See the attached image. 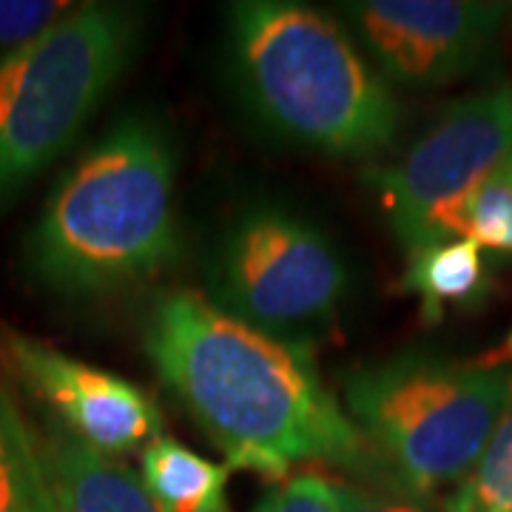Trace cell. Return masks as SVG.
<instances>
[{"label": "cell", "instance_id": "obj_16", "mask_svg": "<svg viewBox=\"0 0 512 512\" xmlns=\"http://www.w3.org/2000/svg\"><path fill=\"white\" fill-rule=\"evenodd\" d=\"M72 9L66 0H0V60L49 32Z\"/></svg>", "mask_w": 512, "mask_h": 512}, {"label": "cell", "instance_id": "obj_7", "mask_svg": "<svg viewBox=\"0 0 512 512\" xmlns=\"http://www.w3.org/2000/svg\"><path fill=\"white\" fill-rule=\"evenodd\" d=\"M512 160V86H495L453 103L399 163L367 168L396 239L410 251L430 242V225L447 205Z\"/></svg>", "mask_w": 512, "mask_h": 512}, {"label": "cell", "instance_id": "obj_12", "mask_svg": "<svg viewBox=\"0 0 512 512\" xmlns=\"http://www.w3.org/2000/svg\"><path fill=\"white\" fill-rule=\"evenodd\" d=\"M140 476L163 512H231V467L194 453L177 439H157L140 458Z\"/></svg>", "mask_w": 512, "mask_h": 512}, {"label": "cell", "instance_id": "obj_10", "mask_svg": "<svg viewBox=\"0 0 512 512\" xmlns=\"http://www.w3.org/2000/svg\"><path fill=\"white\" fill-rule=\"evenodd\" d=\"M52 512H163L123 458L106 456L57 421L32 433Z\"/></svg>", "mask_w": 512, "mask_h": 512}, {"label": "cell", "instance_id": "obj_2", "mask_svg": "<svg viewBox=\"0 0 512 512\" xmlns=\"http://www.w3.org/2000/svg\"><path fill=\"white\" fill-rule=\"evenodd\" d=\"M177 154L154 117L128 114L57 183L29 237L49 291L97 296L148 282L180 256Z\"/></svg>", "mask_w": 512, "mask_h": 512}, {"label": "cell", "instance_id": "obj_18", "mask_svg": "<svg viewBox=\"0 0 512 512\" xmlns=\"http://www.w3.org/2000/svg\"><path fill=\"white\" fill-rule=\"evenodd\" d=\"M342 512H427V507L402 493H373L370 487L336 481Z\"/></svg>", "mask_w": 512, "mask_h": 512}, {"label": "cell", "instance_id": "obj_8", "mask_svg": "<svg viewBox=\"0 0 512 512\" xmlns=\"http://www.w3.org/2000/svg\"><path fill=\"white\" fill-rule=\"evenodd\" d=\"M0 365L52 413V421L106 456L143 453L163 439V413L143 387L72 359L49 342L3 328Z\"/></svg>", "mask_w": 512, "mask_h": 512}, {"label": "cell", "instance_id": "obj_6", "mask_svg": "<svg viewBox=\"0 0 512 512\" xmlns=\"http://www.w3.org/2000/svg\"><path fill=\"white\" fill-rule=\"evenodd\" d=\"M208 288L220 311L282 339L336 313L348 268L313 222L279 205H254L217 242Z\"/></svg>", "mask_w": 512, "mask_h": 512}, {"label": "cell", "instance_id": "obj_11", "mask_svg": "<svg viewBox=\"0 0 512 512\" xmlns=\"http://www.w3.org/2000/svg\"><path fill=\"white\" fill-rule=\"evenodd\" d=\"M399 291L419 299L421 322L436 325L447 308H476L490 293L484 251L470 239H441L407 254Z\"/></svg>", "mask_w": 512, "mask_h": 512}, {"label": "cell", "instance_id": "obj_3", "mask_svg": "<svg viewBox=\"0 0 512 512\" xmlns=\"http://www.w3.org/2000/svg\"><path fill=\"white\" fill-rule=\"evenodd\" d=\"M228 57L242 100L296 146L373 157L393 146L402 106L348 32L293 0L228 6Z\"/></svg>", "mask_w": 512, "mask_h": 512}, {"label": "cell", "instance_id": "obj_5", "mask_svg": "<svg viewBox=\"0 0 512 512\" xmlns=\"http://www.w3.org/2000/svg\"><path fill=\"white\" fill-rule=\"evenodd\" d=\"M143 12L74 3L49 32L0 60V211L89 126L137 52Z\"/></svg>", "mask_w": 512, "mask_h": 512}, {"label": "cell", "instance_id": "obj_1", "mask_svg": "<svg viewBox=\"0 0 512 512\" xmlns=\"http://www.w3.org/2000/svg\"><path fill=\"white\" fill-rule=\"evenodd\" d=\"M146 353L231 470L285 481L325 461L370 476L376 461L308 350L220 311L200 293H163L146 319Z\"/></svg>", "mask_w": 512, "mask_h": 512}, {"label": "cell", "instance_id": "obj_4", "mask_svg": "<svg viewBox=\"0 0 512 512\" xmlns=\"http://www.w3.org/2000/svg\"><path fill=\"white\" fill-rule=\"evenodd\" d=\"M512 404V336L473 359L402 353L345 379V407L376 467L416 501L473 470Z\"/></svg>", "mask_w": 512, "mask_h": 512}, {"label": "cell", "instance_id": "obj_9", "mask_svg": "<svg viewBox=\"0 0 512 512\" xmlns=\"http://www.w3.org/2000/svg\"><path fill=\"white\" fill-rule=\"evenodd\" d=\"M387 80L410 89L447 86L493 55L504 3L476 0H356L342 3Z\"/></svg>", "mask_w": 512, "mask_h": 512}, {"label": "cell", "instance_id": "obj_14", "mask_svg": "<svg viewBox=\"0 0 512 512\" xmlns=\"http://www.w3.org/2000/svg\"><path fill=\"white\" fill-rule=\"evenodd\" d=\"M0 512H52L37 467L32 430L0 393Z\"/></svg>", "mask_w": 512, "mask_h": 512}, {"label": "cell", "instance_id": "obj_15", "mask_svg": "<svg viewBox=\"0 0 512 512\" xmlns=\"http://www.w3.org/2000/svg\"><path fill=\"white\" fill-rule=\"evenodd\" d=\"M444 512H512V404L473 470L444 498Z\"/></svg>", "mask_w": 512, "mask_h": 512}, {"label": "cell", "instance_id": "obj_13", "mask_svg": "<svg viewBox=\"0 0 512 512\" xmlns=\"http://www.w3.org/2000/svg\"><path fill=\"white\" fill-rule=\"evenodd\" d=\"M441 239H470L481 251L512 254V160L436 214L430 242Z\"/></svg>", "mask_w": 512, "mask_h": 512}, {"label": "cell", "instance_id": "obj_17", "mask_svg": "<svg viewBox=\"0 0 512 512\" xmlns=\"http://www.w3.org/2000/svg\"><path fill=\"white\" fill-rule=\"evenodd\" d=\"M251 512H342L336 481L322 473H296L259 498Z\"/></svg>", "mask_w": 512, "mask_h": 512}]
</instances>
